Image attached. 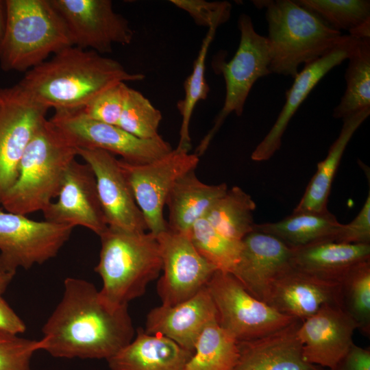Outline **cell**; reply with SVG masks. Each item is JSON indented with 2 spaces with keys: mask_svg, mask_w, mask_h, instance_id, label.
I'll return each instance as SVG.
<instances>
[{
  "mask_svg": "<svg viewBox=\"0 0 370 370\" xmlns=\"http://www.w3.org/2000/svg\"><path fill=\"white\" fill-rule=\"evenodd\" d=\"M156 236L163 272L157 293L162 305L173 306L204 288L217 269L200 255L187 234L166 228Z\"/></svg>",
  "mask_w": 370,
  "mask_h": 370,
  "instance_id": "5bb4252c",
  "label": "cell"
},
{
  "mask_svg": "<svg viewBox=\"0 0 370 370\" xmlns=\"http://www.w3.org/2000/svg\"><path fill=\"white\" fill-rule=\"evenodd\" d=\"M341 305L365 336L370 334V260L352 267L338 282Z\"/></svg>",
  "mask_w": 370,
  "mask_h": 370,
  "instance_id": "d6a6232c",
  "label": "cell"
},
{
  "mask_svg": "<svg viewBox=\"0 0 370 370\" xmlns=\"http://www.w3.org/2000/svg\"><path fill=\"white\" fill-rule=\"evenodd\" d=\"M62 19L72 46L103 54L115 44L134 38L129 21L116 13L110 0H49Z\"/></svg>",
  "mask_w": 370,
  "mask_h": 370,
  "instance_id": "4fadbf2b",
  "label": "cell"
},
{
  "mask_svg": "<svg viewBox=\"0 0 370 370\" xmlns=\"http://www.w3.org/2000/svg\"><path fill=\"white\" fill-rule=\"evenodd\" d=\"M91 168L108 227L127 232L148 231L130 184L114 156L97 149H77Z\"/></svg>",
  "mask_w": 370,
  "mask_h": 370,
  "instance_id": "9a60e30c",
  "label": "cell"
},
{
  "mask_svg": "<svg viewBox=\"0 0 370 370\" xmlns=\"http://www.w3.org/2000/svg\"><path fill=\"white\" fill-rule=\"evenodd\" d=\"M218 322L217 311L205 286L192 297L173 306L160 305L147 315V333L164 336L183 348L194 352L204 329Z\"/></svg>",
  "mask_w": 370,
  "mask_h": 370,
  "instance_id": "44dd1931",
  "label": "cell"
},
{
  "mask_svg": "<svg viewBox=\"0 0 370 370\" xmlns=\"http://www.w3.org/2000/svg\"><path fill=\"white\" fill-rule=\"evenodd\" d=\"M7 22L5 0H0V47L3 42Z\"/></svg>",
  "mask_w": 370,
  "mask_h": 370,
  "instance_id": "b9f144b4",
  "label": "cell"
},
{
  "mask_svg": "<svg viewBox=\"0 0 370 370\" xmlns=\"http://www.w3.org/2000/svg\"><path fill=\"white\" fill-rule=\"evenodd\" d=\"M42 332L40 350L53 357L106 360L135 334L128 306L110 308L92 283L71 277L64 280L62 299Z\"/></svg>",
  "mask_w": 370,
  "mask_h": 370,
  "instance_id": "6da1fadb",
  "label": "cell"
},
{
  "mask_svg": "<svg viewBox=\"0 0 370 370\" xmlns=\"http://www.w3.org/2000/svg\"><path fill=\"white\" fill-rule=\"evenodd\" d=\"M293 250L295 268L336 283L352 267L370 260V244H347L326 240Z\"/></svg>",
  "mask_w": 370,
  "mask_h": 370,
  "instance_id": "d4e9b609",
  "label": "cell"
},
{
  "mask_svg": "<svg viewBox=\"0 0 370 370\" xmlns=\"http://www.w3.org/2000/svg\"><path fill=\"white\" fill-rule=\"evenodd\" d=\"M170 2L186 12L197 25L218 27L230 17L232 5L227 1L204 0H171Z\"/></svg>",
  "mask_w": 370,
  "mask_h": 370,
  "instance_id": "74e56055",
  "label": "cell"
},
{
  "mask_svg": "<svg viewBox=\"0 0 370 370\" xmlns=\"http://www.w3.org/2000/svg\"><path fill=\"white\" fill-rule=\"evenodd\" d=\"M101 249L95 271L102 280L101 301L117 309L141 297L162 271L156 235L127 232L109 227L99 236Z\"/></svg>",
  "mask_w": 370,
  "mask_h": 370,
  "instance_id": "277c9868",
  "label": "cell"
},
{
  "mask_svg": "<svg viewBox=\"0 0 370 370\" xmlns=\"http://www.w3.org/2000/svg\"><path fill=\"white\" fill-rule=\"evenodd\" d=\"M161 112L139 91L130 88L117 126L141 139L160 136Z\"/></svg>",
  "mask_w": 370,
  "mask_h": 370,
  "instance_id": "e575fe53",
  "label": "cell"
},
{
  "mask_svg": "<svg viewBox=\"0 0 370 370\" xmlns=\"http://www.w3.org/2000/svg\"><path fill=\"white\" fill-rule=\"evenodd\" d=\"M326 370H370V350L354 344L334 367Z\"/></svg>",
  "mask_w": 370,
  "mask_h": 370,
  "instance_id": "ab89813d",
  "label": "cell"
},
{
  "mask_svg": "<svg viewBox=\"0 0 370 370\" xmlns=\"http://www.w3.org/2000/svg\"><path fill=\"white\" fill-rule=\"evenodd\" d=\"M227 189L225 183L210 185L202 182L195 170L186 173L175 182L168 194L167 228L187 234L197 221L206 217Z\"/></svg>",
  "mask_w": 370,
  "mask_h": 370,
  "instance_id": "cb8c5ba5",
  "label": "cell"
},
{
  "mask_svg": "<svg viewBox=\"0 0 370 370\" xmlns=\"http://www.w3.org/2000/svg\"><path fill=\"white\" fill-rule=\"evenodd\" d=\"M7 22L0 47L5 71L27 72L72 46L66 27L49 0H5Z\"/></svg>",
  "mask_w": 370,
  "mask_h": 370,
  "instance_id": "8992f818",
  "label": "cell"
},
{
  "mask_svg": "<svg viewBox=\"0 0 370 370\" xmlns=\"http://www.w3.org/2000/svg\"><path fill=\"white\" fill-rule=\"evenodd\" d=\"M360 39L346 35L344 40L330 51L304 64L294 77V82L286 92V101L269 133L256 146L251 160L257 162L270 159L280 149L282 136L300 105L318 82L334 66L351 56Z\"/></svg>",
  "mask_w": 370,
  "mask_h": 370,
  "instance_id": "d6986e66",
  "label": "cell"
},
{
  "mask_svg": "<svg viewBox=\"0 0 370 370\" xmlns=\"http://www.w3.org/2000/svg\"><path fill=\"white\" fill-rule=\"evenodd\" d=\"M199 160L196 154L176 148L146 164H133L119 160L148 232L158 235L167 228L164 208L168 194L180 177L195 170Z\"/></svg>",
  "mask_w": 370,
  "mask_h": 370,
  "instance_id": "30bf717a",
  "label": "cell"
},
{
  "mask_svg": "<svg viewBox=\"0 0 370 370\" xmlns=\"http://www.w3.org/2000/svg\"><path fill=\"white\" fill-rule=\"evenodd\" d=\"M129 90L125 82L117 83L99 94L82 110L93 120L117 126Z\"/></svg>",
  "mask_w": 370,
  "mask_h": 370,
  "instance_id": "d590c367",
  "label": "cell"
},
{
  "mask_svg": "<svg viewBox=\"0 0 370 370\" xmlns=\"http://www.w3.org/2000/svg\"><path fill=\"white\" fill-rule=\"evenodd\" d=\"M118 61L92 50L68 47L27 71L18 82L36 101L55 111L82 110L99 94L119 83L143 80Z\"/></svg>",
  "mask_w": 370,
  "mask_h": 370,
  "instance_id": "7a4b0ae2",
  "label": "cell"
},
{
  "mask_svg": "<svg viewBox=\"0 0 370 370\" xmlns=\"http://www.w3.org/2000/svg\"><path fill=\"white\" fill-rule=\"evenodd\" d=\"M301 321L264 336L238 342V357L231 370H323L306 362L297 330Z\"/></svg>",
  "mask_w": 370,
  "mask_h": 370,
  "instance_id": "7402d4cb",
  "label": "cell"
},
{
  "mask_svg": "<svg viewBox=\"0 0 370 370\" xmlns=\"http://www.w3.org/2000/svg\"><path fill=\"white\" fill-rule=\"evenodd\" d=\"M334 241L347 244H370V193L357 216L341 224Z\"/></svg>",
  "mask_w": 370,
  "mask_h": 370,
  "instance_id": "f35d334b",
  "label": "cell"
},
{
  "mask_svg": "<svg viewBox=\"0 0 370 370\" xmlns=\"http://www.w3.org/2000/svg\"><path fill=\"white\" fill-rule=\"evenodd\" d=\"M341 224L327 210L293 212L277 222L256 223L254 231L272 235L289 247L297 249L322 241H333Z\"/></svg>",
  "mask_w": 370,
  "mask_h": 370,
  "instance_id": "4316f807",
  "label": "cell"
},
{
  "mask_svg": "<svg viewBox=\"0 0 370 370\" xmlns=\"http://www.w3.org/2000/svg\"><path fill=\"white\" fill-rule=\"evenodd\" d=\"M73 228L0 208V271L15 274L56 257Z\"/></svg>",
  "mask_w": 370,
  "mask_h": 370,
  "instance_id": "9c48e42d",
  "label": "cell"
},
{
  "mask_svg": "<svg viewBox=\"0 0 370 370\" xmlns=\"http://www.w3.org/2000/svg\"><path fill=\"white\" fill-rule=\"evenodd\" d=\"M39 350L38 340L0 331V370H31L32 358Z\"/></svg>",
  "mask_w": 370,
  "mask_h": 370,
  "instance_id": "8d00e7d4",
  "label": "cell"
},
{
  "mask_svg": "<svg viewBox=\"0 0 370 370\" xmlns=\"http://www.w3.org/2000/svg\"><path fill=\"white\" fill-rule=\"evenodd\" d=\"M370 108L343 119V124L338 138L330 146L325 158L317 164V169L293 212H321L328 209V201L334 178L344 151L351 138L369 116Z\"/></svg>",
  "mask_w": 370,
  "mask_h": 370,
  "instance_id": "484cf974",
  "label": "cell"
},
{
  "mask_svg": "<svg viewBox=\"0 0 370 370\" xmlns=\"http://www.w3.org/2000/svg\"><path fill=\"white\" fill-rule=\"evenodd\" d=\"M266 8L267 37L272 73L295 77L301 64L314 61L340 44L346 35L292 0L253 1Z\"/></svg>",
  "mask_w": 370,
  "mask_h": 370,
  "instance_id": "5b68a950",
  "label": "cell"
},
{
  "mask_svg": "<svg viewBox=\"0 0 370 370\" xmlns=\"http://www.w3.org/2000/svg\"><path fill=\"white\" fill-rule=\"evenodd\" d=\"M193 352L139 328L132 341L107 360L110 370H185Z\"/></svg>",
  "mask_w": 370,
  "mask_h": 370,
  "instance_id": "603a6c76",
  "label": "cell"
},
{
  "mask_svg": "<svg viewBox=\"0 0 370 370\" xmlns=\"http://www.w3.org/2000/svg\"><path fill=\"white\" fill-rule=\"evenodd\" d=\"M14 274L0 271V294H3L12 280Z\"/></svg>",
  "mask_w": 370,
  "mask_h": 370,
  "instance_id": "7bdbcfd3",
  "label": "cell"
},
{
  "mask_svg": "<svg viewBox=\"0 0 370 370\" xmlns=\"http://www.w3.org/2000/svg\"><path fill=\"white\" fill-rule=\"evenodd\" d=\"M26 328L24 321L0 294V331L18 335L25 332Z\"/></svg>",
  "mask_w": 370,
  "mask_h": 370,
  "instance_id": "60d3db41",
  "label": "cell"
},
{
  "mask_svg": "<svg viewBox=\"0 0 370 370\" xmlns=\"http://www.w3.org/2000/svg\"><path fill=\"white\" fill-rule=\"evenodd\" d=\"M300 6L334 29L347 31L359 39H370V1L299 0Z\"/></svg>",
  "mask_w": 370,
  "mask_h": 370,
  "instance_id": "f1b7e54d",
  "label": "cell"
},
{
  "mask_svg": "<svg viewBox=\"0 0 370 370\" xmlns=\"http://www.w3.org/2000/svg\"><path fill=\"white\" fill-rule=\"evenodd\" d=\"M265 303L300 321L325 305L342 307L338 283L320 279L293 266L273 282Z\"/></svg>",
  "mask_w": 370,
  "mask_h": 370,
  "instance_id": "ffe728a7",
  "label": "cell"
},
{
  "mask_svg": "<svg viewBox=\"0 0 370 370\" xmlns=\"http://www.w3.org/2000/svg\"><path fill=\"white\" fill-rule=\"evenodd\" d=\"M238 27L240 42L236 53L227 62L217 59L214 63L215 69L225 79V97L212 127L195 149L194 153L198 157L206 152L230 114L242 115L247 98L256 81L271 73V49L267 38L256 32L251 18L247 14L240 15Z\"/></svg>",
  "mask_w": 370,
  "mask_h": 370,
  "instance_id": "52a82bcc",
  "label": "cell"
},
{
  "mask_svg": "<svg viewBox=\"0 0 370 370\" xmlns=\"http://www.w3.org/2000/svg\"><path fill=\"white\" fill-rule=\"evenodd\" d=\"M196 250L217 270L231 273L241 249V243L229 240L205 218L197 221L187 233Z\"/></svg>",
  "mask_w": 370,
  "mask_h": 370,
  "instance_id": "836d02e7",
  "label": "cell"
},
{
  "mask_svg": "<svg viewBox=\"0 0 370 370\" xmlns=\"http://www.w3.org/2000/svg\"><path fill=\"white\" fill-rule=\"evenodd\" d=\"M346 88L333 110L335 119H345L370 108V39H360L347 59Z\"/></svg>",
  "mask_w": 370,
  "mask_h": 370,
  "instance_id": "f546056e",
  "label": "cell"
},
{
  "mask_svg": "<svg viewBox=\"0 0 370 370\" xmlns=\"http://www.w3.org/2000/svg\"><path fill=\"white\" fill-rule=\"evenodd\" d=\"M356 322L338 305H325L301 321L297 330L305 360L312 365L334 367L354 344Z\"/></svg>",
  "mask_w": 370,
  "mask_h": 370,
  "instance_id": "e0dca14e",
  "label": "cell"
},
{
  "mask_svg": "<svg viewBox=\"0 0 370 370\" xmlns=\"http://www.w3.org/2000/svg\"><path fill=\"white\" fill-rule=\"evenodd\" d=\"M42 212L45 220L86 227L99 236L108 228L91 168L76 159L68 166L57 196Z\"/></svg>",
  "mask_w": 370,
  "mask_h": 370,
  "instance_id": "2e32d148",
  "label": "cell"
},
{
  "mask_svg": "<svg viewBox=\"0 0 370 370\" xmlns=\"http://www.w3.org/2000/svg\"><path fill=\"white\" fill-rule=\"evenodd\" d=\"M206 286L219 325L238 342L264 336L299 321L251 295L230 272L216 271Z\"/></svg>",
  "mask_w": 370,
  "mask_h": 370,
  "instance_id": "ba28073f",
  "label": "cell"
},
{
  "mask_svg": "<svg viewBox=\"0 0 370 370\" xmlns=\"http://www.w3.org/2000/svg\"><path fill=\"white\" fill-rule=\"evenodd\" d=\"M238 357V342L216 321L201 332L185 370H231Z\"/></svg>",
  "mask_w": 370,
  "mask_h": 370,
  "instance_id": "4dcf8cb0",
  "label": "cell"
},
{
  "mask_svg": "<svg viewBox=\"0 0 370 370\" xmlns=\"http://www.w3.org/2000/svg\"><path fill=\"white\" fill-rule=\"evenodd\" d=\"M77 147L46 119L27 145L18 177L0 204L8 212L27 215L43 212L57 197L64 173L77 156Z\"/></svg>",
  "mask_w": 370,
  "mask_h": 370,
  "instance_id": "3957f363",
  "label": "cell"
},
{
  "mask_svg": "<svg viewBox=\"0 0 370 370\" xmlns=\"http://www.w3.org/2000/svg\"><path fill=\"white\" fill-rule=\"evenodd\" d=\"M217 29L216 27L208 29L194 62L192 73L184 82V97L177 104V108L182 118L179 143L176 147L177 149L189 152L191 148L190 123L195 107L199 101L207 98L210 90L205 77L206 59Z\"/></svg>",
  "mask_w": 370,
  "mask_h": 370,
  "instance_id": "1f68e13d",
  "label": "cell"
},
{
  "mask_svg": "<svg viewBox=\"0 0 370 370\" xmlns=\"http://www.w3.org/2000/svg\"><path fill=\"white\" fill-rule=\"evenodd\" d=\"M48 110L18 83L0 87V202L16 180L23 151Z\"/></svg>",
  "mask_w": 370,
  "mask_h": 370,
  "instance_id": "7c38bea8",
  "label": "cell"
},
{
  "mask_svg": "<svg viewBox=\"0 0 370 370\" xmlns=\"http://www.w3.org/2000/svg\"><path fill=\"white\" fill-rule=\"evenodd\" d=\"M256 204L250 195L238 186L226 193L210 208L205 218L221 235L241 243L254 231V211Z\"/></svg>",
  "mask_w": 370,
  "mask_h": 370,
  "instance_id": "83f0119b",
  "label": "cell"
},
{
  "mask_svg": "<svg viewBox=\"0 0 370 370\" xmlns=\"http://www.w3.org/2000/svg\"><path fill=\"white\" fill-rule=\"evenodd\" d=\"M293 250L276 237L257 231L241 241L231 273L254 297L265 302L273 282L293 267Z\"/></svg>",
  "mask_w": 370,
  "mask_h": 370,
  "instance_id": "ac0fdd59",
  "label": "cell"
},
{
  "mask_svg": "<svg viewBox=\"0 0 370 370\" xmlns=\"http://www.w3.org/2000/svg\"><path fill=\"white\" fill-rule=\"evenodd\" d=\"M77 147L97 149L119 155L123 161L142 164L158 159L173 150L160 136L141 139L118 126L93 120L82 110L55 111L49 119Z\"/></svg>",
  "mask_w": 370,
  "mask_h": 370,
  "instance_id": "8fae6325",
  "label": "cell"
}]
</instances>
